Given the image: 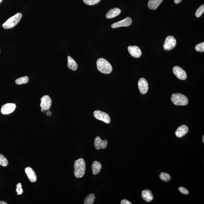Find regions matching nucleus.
<instances>
[{
    "instance_id": "24",
    "label": "nucleus",
    "mask_w": 204,
    "mask_h": 204,
    "mask_svg": "<svg viewBox=\"0 0 204 204\" xmlns=\"http://www.w3.org/2000/svg\"><path fill=\"white\" fill-rule=\"evenodd\" d=\"M8 164L7 159L3 155L0 153V166L6 167L7 166Z\"/></svg>"
},
{
    "instance_id": "19",
    "label": "nucleus",
    "mask_w": 204,
    "mask_h": 204,
    "mask_svg": "<svg viewBox=\"0 0 204 204\" xmlns=\"http://www.w3.org/2000/svg\"><path fill=\"white\" fill-rule=\"evenodd\" d=\"M102 168V165L99 162L97 161H94L92 165L93 174L94 175L98 174L100 172Z\"/></svg>"
},
{
    "instance_id": "28",
    "label": "nucleus",
    "mask_w": 204,
    "mask_h": 204,
    "mask_svg": "<svg viewBox=\"0 0 204 204\" xmlns=\"http://www.w3.org/2000/svg\"><path fill=\"white\" fill-rule=\"evenodd\" d=\"M16 191L18 195H21L23 193V190L21 183H18L16 185Z\"/></svg>"
},
{
    "instance_id": "7",
    "label": "nucleus",
    "mask_w": 204,
    "mask_h": 204,
    "mask_svg": "<svg viewBox=\"0 0 204 204\" xmlns=\"http://www.w3.org/2000/svg\"><path fill=\"white\" fill-rule=\"evenodd\" d=\"M41 101L40 107L44 110H48L51 107L52 101L48 95L43 96L40 99Z\"/></svg>"
},
{
    "instance_id": "31",
    "label": "nucleus",
    "mask_w": 204,
    "mask_h": 204,
    "mask_svg": "<svg viewBox=\"0 0 204 204\" xmlns=\"http://www.w3.org/2000/svg\"><path fill=\"white\" fill-rule=\"evenodd\" d=\"M182 1V0H174V2L176 4H178Z\"/></svg>"
},
{
    "instance_id": "9",
    "label": "nucleus",
    "mask_w": 204,
    "mask_h": 204,
    "mask_svg": "<svg viewBox=\"0 0 204 204\" xmlns=\"http://www.w3.org/2000/svg\"><path fill=\"white\" fill-rule=\"evenodd\" d=\"M138 84L139 91L141 94L144 95L148 92L149 89V85L145 79L143 77L140 79Z\"/></svg>"
},
{
    "instance_id": "16",
    "label": "nucleus",
    "mask_w": 204,
    "mask_h": 204,
    "mask_svg": "<svg viewBox=\"0 0 204 204\" xmlns=\"http://www.w3.org/2000/svg\"><path fill=\"white\" fill-rule=\"evenodd\" d=\"M141 197L143 200L146 202H150L153 200V197L152 192L149 190L146 189L143 190Z\"/></svg>"
},
{
    "instance_id": "11",
    "label": "nucleus",
    "mask_w": 204,
    "mask_h": 204,
    "mask_svg": "<svg viewBox=\"0 0 204 204\" xmlns=\"http://www.w3.org/2000/svg\"><path fill=\"white\" fill-rule=\"evenodd\" d=\"M132 23V20L130 17H127L123 19L122 21L114 23L111 25L113 28L119 27H128L131 26Z\"/></svg>"
},
{
    "instance_id": "2",
    "label": "nucleus",
    "mask_w": 204,
    "mask_h": 204,
    "mask_svg": "<svg viewBox=\"0 0 204 204\" xmlns=\"http://www.w3.org/2000/svg\"><path fill=\"white\" fill-rule=\"evenodd\" d=\"M97 65L98 69L101 73L108 74L112 72V65L105 59L102 58L98 59L97 60Z\"/></svg>"
},
{
    "instance_id": "14",
    "label": "nucleus",
    "mask_w": 204,
    "mask_h": 204,
    "mask_svg": "<svg viewBox=\"0 0 204 204\" xmlns=\"http://www.w3.org/2000/svg\"><path fill=\"white\" fill-rule=\"evenodd\" d=\"M25 173L31 182H35L37 180V176L36 173L31 168L28 167L25 170Z\"/></svg>"
},
{
    "instance_id": "26",
    "label": "nucleus",
    "mask_w": 204,
    "mask_h": 204,
    "mask_svg": "<svg viewBox=\"0 0 204 204\" xmlns=\"http://www.w3.org/2000/svg\"><path fill=\"white\" fill-rule=\"evenodd\" d=\"M101 0H83V2L89 6H94L98 4Z\"/></svg>"
},
{
    "instance_id": "3",
    "label": "nucleus",
    "mask_w": 204,
    "mask_h": 204,
    "mask_svg": "<svg viewBox=\"0 0 204 204\" xmlns=\"http://www.w3.org/2000/svg\"><path fill=\"white\" fill-rule=\"evenodd\" d=\"M172 102L176 106H186L188 104V98L184 95L180 93H175L171 97Z\"/></svg>"
},
{
    "instance_id": "1",
    "label": "nucleus",
    "mask_w": 204,
    "mask_h": 204,
    "mask_svg": "<svg viewBox=\"0 0 204 204\" xmlns=\"http://www.w3.org/2000/svg\"><path fill=\"white\" fill-rule=\"evenodd\" d=\"M75 171L74 175L77 178H81L84 176L85 173L86 165L83 158H80L75 162L74 165Z\"/></svg>"
},
{
    "instance_id": "12",
    "label": "nucleus",
    "mask_w": 204,
    "mask_h": 204,
    "mask_svg": "<svg viewBox=\"0 0 204 204\" xmlns=\"http://www.w3.org/2000/svg\"><path fill=\"white\" fill-rule=\"evenodd\" d=\"M108 141L107 139L102 140L99 136H97L94 140V146L95 149L99 150L101 149H104L107 147Z\"/></svg>"
},
{
    "instance_id": "37",
    "label": "nucleus",
    "mask_w": 204,
    "mask_h": 204,
    "mask_svg": "<svg viewBox=\"0 0 204 204\" xmlns=\"http://www.w3.org/2000/svg\"><path fill=\"white\" fill-rule=\"evenodd\" d=\"M0 52H1V51H0Z\"/></svg>"
},
{
    "instance_id": "35",
    "label": "nucleus",
    "mask_w": 204,
    "mask_h": 204,
    "mask_svg": "<svg viewBox=\"0 0 204 204\" xmlns=\"http://www.w3.org/2000/svg\"><path fill=\"white\" fill-rule=\"evenodd\" d=\"M43 111H44V110H43L42 109H41V112H43Z\"/></svg>"
},
{
    "instance_id": "10",
    "label": "nucleus",
    "mask_w": 204,
    "mask_h": 204,
    "mask_svg": "<svg viewBox=\"0 0 204 204\" xmlns=\"http://www.w3.org/2000/svg\"><path fill=\"white\" fill-rule=\"evenodd\" d=\"M16 108V104L14 103H7L4 104L1 109V112L3 114H8L14 112Z\"/></svg>"
},
{
    "instance_id": "13",
    "label": "nucleus",
    "mask_w": 204,
    "mask_h": 204,
    "mask_svg": "<svg viewBox=\"0 0 204 204\" xmlns=\"http://www.w3.org/2000/svg\"><path fill=\"white\" fill-rule=\"evenodd\" d=\"M128 50L131 56L135 58H139L142 55L140 49L137 46H129Z\"/></svg>"
},
{
    "instance_id": "20",
    "label": "nucleus",
    "mask_w": 204,
    "mask_h": 204,
    "mask_svg": "<svg viewBox=\"0 0 204 204\" xmlns=\"http://www.w3.org/2000/svg\"><path fill=\"white\" fill-rule=\"evenodd\" d=\"M67 59H68L67 67L68 68L73 71L77 70L78 67V65H77V62L70 56L67 57Z\"/></svg>"
},
{
    "instance_id": "25",
    "label": "nucleus",
    "mask_w": 204,
    "mask_h": 204,
    "mask_svg": "<svg viewBox=\"0 0 204 204\" xmlns=\"http://www.w3.org/2000/svg\"><path fill=\"white\" fill-rule=\"evenodd\" d=\"M204 11V5H202L200 6L195 12V16L197 18H199L203 14Z\"/></svg>"
},
{
    "instance_id": "34",
    "label": "nucleus",
    "mask_w": 204,
    "mask_h": 204,
    "mask_svg": "<svg viewBox=\"0 0 204 204\" xmlns=\"http://www.w3.org/2000/svg\"><path fill=\"white\" fill-rule=\"evenodd\" d=\"M202 141H203V143H204V135H203V136H202Z\"/></svg>"
},
{
    "instance_id": "27",
    "label": "nucleus",
    "mask_w": 204,
    "mask_h": 204,
    "mask_svg": "<svg viewBox=\"0 0 204 204\" xmlns=\"http://www.w3.org/2000/svg\"><path fill=\"white\" fill-rule=\"evenodd\" d=\"M195 50L196 51L203 52H204V43H202L198 44L196 45L195 47Z\"/></svg>"
},
{
    "instance_id": "22",
    "label": "nucleus",
    "mask_w": 204,
    "mask_h": 204,
    "mask_svg": "<svg viewBox=\"0 0 204 204\" xmlns=\"http://www.w3.org/2000/svg\"><path fill=\"white\" fill-rule=\"evenodd\" d=\"M28 81H29V78L28 77L25 76L17 79L15 81V82L18 85H21L22 84L27 83Z\"/></svg>"
},
{
    "instance_id": "21",
    "label": "nucleus",
    "mask_w": 204,
    "mask_h": 204,
    "mask_svg": "<svg viewBox=\"0 0 204 204\" xmlns=\"http://www.w3.org/2000/svg\"><path fill=\"white\" fill-rule=\"evenodd\" d=\"M95 197L93 194H90L85 197L84 200V204H93L94 203Z\"/></svg>"
},
{
    "instance_id": "17",
    "label": "nucleus",
    "mask_w": 204,
    "mask_h": 204,
    "mask_svg": "<svg viewBox=\"0 0 204 204\" xmlns=\"http://www.w3.org/2000/svg\"><path fill=\"white\" fill-rule=\"evenodd\" d=\"M121 10L119 8H113L110 10L106 14V18L107 19L113 18L119 16L120 14Z\"/></svg>"
},
{
    "instance_id": "18",
    "label": "nucleus",
    "mask_w": 204,
    "mask_h": 204,
    "mask_svg": "<svg viewBox=\"0 0 204 204\" xmlns=\"http://www.w3.org/2000/svg\"><path fill=\"white\" fill-rule=\"evenodd\" d=\"M163 1V0H149L148 2V7L151 10H156Z\"/></svg>"
},
{
    "instance_id": "6",
    "label": "nucleus",
    "mask_w": 204,
    "mask_h": 204,
    "mask_svg": "<svg viewBox=\"0 0 204 204\" xmlns=\"http://www.w3.org/2000/svg\"><path fill=\"white\" fill-rule=\"evenodd\" d=\"M94 115L95 119L102 121L106 123L109 124L110 119L108 114L100 110H96L94 112Z\"/></svg>"
},
{
    "instance_id": "36",
    "label": "nucleus",
    "mask_w": 204,
    "mask_h": 204,
    "mask_svg": "<svg viewBox=\"0 0 204 204\" xmlns=\"http://www.w3.org/2000/svg\"><path fill=\"white\" fill-rule=\"evenodd\" d=\"M2 0H0V3L2 2Z\"/></svg>"
},
{
    "instance_id": "5",
    "label": "nucleus",
    "mask_w": 204,
    "mask_h": 204,
    "mask_svg": "<svg viewBox=\"0 0 204 204\" xmlns=\"http://www.w3.org/2000/svg\"><path fill=\"white\" fill-rule=\"evenodd\" d=\"M176 40L174 37L169 36L165 40L163 48L166 51H170L175 48L176 45Z\"/></svg>"
},
{
    "instance_id": "32",
    "label": "nucleus",
    "mask_w": 204,
    "mask_h": 204,
    "mask_svg": "<svg viewBox=\"0 0 204 204\" xmlns=\"http://www.w3.org/2000/svg\"><path fill=\"white\" fill-rule=\"evenodd\" d=\"M52 114V112L50 111H48L46 113L47 115L48 116H50Z\"/></svg>"
},
{
    "instance_id": "30",
    "label": "nucleus",
    "mask_w": 204,
    "mask_h": 204,
    "mask_svg": "<svg viewBox=\"0 0 204 204\" xmlns=\"http://www.w3.org/2000/svg\"><path fill=\"white\" fill-rule=\"evenodd\" d=\"M121 204H131V202L126 199H124L121 200Z\"/></svg>"
},
{
    "instance_id": "8",
    "label": "nucleus",
    "mask_w": 204,
    "mask_h": 204,
    "mask_svg": "<svg viewBox=\"0 0 204 204\" xmlns=\"http://www.w3.org/2000/svg\"><path fill=\"white\" fill-rule=\"evenodd\" d=\"M173 72L177 77L180 80H185L187 78L186 72L180 67L175 66L173 67Z\"/></svg>"
},
{
    "instance_id": "15",
    "label": "nucleus",
    "mask_w": 204,
    "mask_h": 204,
    "mask_svg": "<svg viewBox=\"0 0 204 204\" xmlns=\"http://www.w3.org/2000/svg\"><path fill=\"white\" fill-rule=\"evenodd\" d=\"M189 131L188 126L185 125H182L177 128L175 132L177 137L181 138L186 135Z\"/></svg>"
},
{
    "instance_id": "33",
    "label": "nucleus",
    "mask_w": 204,
    "mask_h": 204,
    "mask_svg": "<svg viewBox=\"0 0 204 204\" xmlns=\"http://www.w3.org/2000/svg\"><path fill=\"white\" fill-rule=\"evenodd\" d=\"M7 203H6V202L3 201H0V204H7Z\"/></svg>"
},
{
    "instance_id": "29",
    "label": "nucleus",
    "mask_w": 204,
    "mask_h": 204,
    "mask_svg": "<svg viewBox=\"0 0 204 204\" xmlns=\"http://www.w3.org/2000/svg\"><path fill=\"white\" fill-rule=\"evenodd\" d=\"M178 190L180 193L184 195H188L189 194V192L186 189V188L183 187H180L178 188Z\"/></svg>"
},
{
    "instance_id": "4",
    "label": "nucleus",
    "mask_w": 204,
    "mask_h": 204,
    "mask_svg": "<svg viewBox=\"0 0 204 204\" xmlns=\"http://www.w3.org/2000/svg\"><path fill=\"white\" fill-rule=\"evenodd\" d=\"M22 15L21 13H16L14 16L8 19L3 24V27L5 29H10L16 26L21 19Z\"/></svg>"
},
{
    "instance_id": "23",
    "label": "nucleus",
    "mask_w": 204,
    "mask_h": 204,
    "mask_svg": "<svg viewBox=\"0 0 204 204\" xmlns=\"http://www.w3.org/2000/svg\"><path fill=\"white\" fill-rule=\"evenodd\" d=\"M160 178L163 181L168 182L171 179V177L168 173H161L160 175Z\"/></svg>"
}]
</instances>
